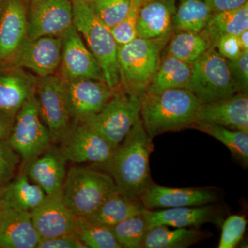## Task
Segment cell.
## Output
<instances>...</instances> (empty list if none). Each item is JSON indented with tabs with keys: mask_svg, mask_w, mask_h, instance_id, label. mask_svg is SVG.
<instances>
[{
	"mask_svg": "<svg viewBox=\"0 0 248 248\" xmlns=\"http://www.w3.org/2000/svg\"><path fill=\"white\" fill-rule=\"evenodd\" d=\"M46 196L42 187L29 182L26 173L0 188V202L4 206L30 213L43 202Z\"/></svg>",
	"mask_w": 248,
	"mask_h": 248,
	"instance_id": "cb8c5ba5",
	"label": "cell"
},
{
	"mask_svg": "<svg viewBox=\"0 0 248 248\" xmlns=\"http://www.w3.org/2000/svg\"><path fill=\"white\" fill-rule=\"evenodd\" d=\"M61 37L26 39L17 52L13 65L30 70L37 78L55 74L60 66Z\"/></svg>",
	"mask_w": 248,
	"mask_h": 248,
	"instance_id": "9a60e30c",
	"label": "cell"
},
{
	"mask_svg": "<svg viewBox=\"0 0 248 248\" xmlns=\"http://www.w3.org/2000/svg\"><path fill=\"white\" fill-rule=\"evenodd\" d=\"M76 236L87 248H122L110 228L77 216Z\"/></svg>",
	"mask_w": 248,
	"mask_h": 248,
	"instance_id": "d6a6232c",
	"label": "cell"
},
{
	"mask_svg": "<svg viewBox=\"0 0 248 248\" xmlns=\"http://www.w3.org/2000/svg\"><path fill=\"white\" fill-rule=\"evenodd\" d=\"M20 159L9 140H0V188L14 179Z\"/></svg>",
	"mask_w": 248,
	"mask_h": 248,
	"instance_id": "8d00e7d4",
	"label": "cell"
},
{
	"mask_svg": "<svg viewBox=\"0 0 248 248\" xmlns=\"http://www.w3.org/2000/svg\"><path fill=\"white\" fill-rule=\"evenodd\" d=\"M206 233L197 228L159 226L151 228L141 248H186L201 241Z\"/></svg>",
	"mask_w": 248,
	"mask_h": 248,
	"instance_id": "4316f807",
	"label": "cell"
},
{
	"mask_svg": "<svg viewBox=\"0 0 248 248\" xmlns=\"http://www.w3.org/2000/svg\"><path fill=\"white\" fill-rule=\"evenodd\" d=\"M73 26L71 0H45L31 7L27 38L62 37Z\"/></svg>",
	"mask_w": 248,
	"mask_h": 248,
	"instance_id": "5bb4252c",
	"label": "cell"
},
{
	"mask_svg": "<svg viewBox=\"0 0 248 248\" xmlns=\"http://www.w3.org/2000/svg\"><path fill=\"white\" fill-rule=\"evenodd\" d=\"M88 2L94 16L110 29L124 20L131 6V0H88Z\"/></svg>",
	"mask_w": 248,
	"mask_h": 248,
	"instance_id": "836d02e7",
	"label": "cell"
},
{
	"mask_svg": "<svg viewBox=\"0 0 248 248\" xmlns=\"http://www.w3.org/2000/svg\"><path fill=\"white\" fill-rule=\"evenodd\" d=\"M152 140L140 119L109 159L99 165L113 179L119 193L130 200L140 201L153 184L149 165Z\"/></svg>",
	"mask_w": 248,
	"mask_h": 248,
	"instance_id": "6da1fadb",
	"label": "cell"
},
{
	"mask_svg": "<svg viewBox=\"0 0 248 248\" xmlns=\"http://www.w3.org/2000/svg\"><path fill=\"white\" fill-rule=\"evenodd\" d=\"M31 1V7L32 6H35V5L38 4L39 3L42 2V1H45V0H30Z\"/></svg>",
	"mask_w": 248,
	"mask_h": 248,
	"instance_id": "ee69618b",
	"label": "cell"
},
{
	"mask_svg": "<svg viewBox=\"0 0 248 248\" xmlns=\"http://www.w3.org/2000/svg\"><path fill=\"white\" fill-rule=\"evenodd\" d=\"M248 29V2L238 9L213 13L206 26L202 31L216 48L217 42L222 36L238 35Z\"/></svg>",
	"mask_w": 248,
	"mask_h": 248,
	"instance_id": "484cf974",
	"label": "cell"
},
{
	"mask_svg": "<svg viewBox=\"0 0 248 248\" xmlns=\"http://www.w3.org/2000/svg\"><path fill=\"white\" fill-rule=\"evenodd\" d=\"M61 38L62 78L64 79H91L106 83L99 62L85 45L74 26L66 31Z\"/></svg>",
	"mask_w": 248,
	"mask_h": 248,
	"instance_id": "4fadbf2b",
	"label": "cell"
},
{
	"mask_svg": "<svg viewBox=\"0 0 248 248\" xmlns=\"http://www.w3.org/2000/svg\"><path fill=\"white\" fill-rule=\"evenodd\" d=\"M31 213L41 239L76 234L77 216L63 203L61 190L46 196L43 202Z\"/></svg>",
	"mask_w": 248,
	"mask_h": 248,
	"instance_id": "2e32d148",
	"label": "cell"
},
{
	"mask_svg": "<svg viewBox=\"0 0 248 248\" xmlns=\"http://www.w3.org/2000/svg\"><path fill=\"white\" fill-rule=\"evenodd\" d=\"M73 26L82 35L86 46L102 68L106 84L112 91L121 90L118 45L110 28L93 14L88 0H71Z\"/></svg>",
	"mask_w": 248,
	"mask_h": 248,
	"instance_id": "277c9868",
	"label": "cell"
},
{
	"mask_svg": "<svg viewBox=\"0 0 248 248\" xmlns=\"http://www.w3.org/2000/svg\"><path fill=\"white\" fill-rule=\"evenodd\" d=\"M219 218L218 209L211 204L166 208L156 211L148 210L150 229L159 226L198 228L205 223H218Z\"/></svg>",
	"mask_w": 248,
	"mask_h": 248,
	"instance_id": "603a6c76",
	"label": "cell"
},
{
	"mask_svg": "<svg viewBox=\"0 0 248 248\" xmlns=\"http://www.w3.org/2000/svg\"><path fill=\"white\" fill-rule=\"evenodd\" d=\"M146 210L140 201L130 200L117 192L109 197L97 211L87 217L94 223L110 228Z\"/></svg>",
	"mask_w": 248,
	"mask_h": 248,
	"instance_id": "83f0119b",
	"label": "cell"
},
{
	"mask_svg": "<svg viewBox=\"0 0 248 248\" xmlns=\"http://www.w3.org/2000/svg\"><path fill=\"white\" fill-rule=\"evenodd\" d=\"M63 79L67 107L74 122H84L100 112L115 93L104 81L91 79Z\"/></svg>",
	"mask_w": 248,
	"mask_h": 248,
	"instance_id": "7c38bea8",
	"label": "cell"
},
{
	"mask_svg": "<svg viewBox=\"0 0 248 248\" xmlns=\"http://www.w3.org/2000/svg\"><path fill=\"white\" fill-rule=\"evenodd\" d=\"M35 97L41 118L48 129L52 143H60L72 120L63 78L55 74L37 78Z\"/></svg>",
	"mask_w": 248,
	"mask_h": 248,
	"instance_id": "9c48e42d",
	"label": "cell"
},
{
	"mask_svg": "<svg viewBox=\"0 0 248 248\" xmlns=\"http://www.w3.org/2000/svg\"><path fill=\"white\" fill-rule=\"evenodd\" d=\"M8 140L24 163L37 157L50 146V133L41 118L35 94L16 114Z\"/></svg>",
	"mask_w": 248,
	"mask_h": 248,
	"instance_id": "ba28073f",
	"label": "cell"
},
{
	"mask_svg": "<svg viewBox=\"0 0 248 248\" xmlns=\"http://www.w3.org/2000/svg\"><path fill=\"white\" fill-rule=\"evenodd\" d=\"M191 73L192 64L166 53L161 57L159 66L145 93H157L169 89H187Z\"/></svg>",
	"mask_w": 248,
	"mask_h": 248,
	"instance_id": "d4e9b609",
	"label": "cell"
},
{
	"mask_svg": "<svg viewBox=\"0 0 248 248\" xmlns=\"http://www.w3.org/2000/svg\"><path fill=\"white\" fill-rule=\"evenodd\" d=\"M230 75L239 92L248 93V52H242L237 58L226 60Z\"/></svg>",
	"mask_w": 248,
	"mask_h": 248,
	"instance_id": "74e56055",
	"label": "cell"
},
{
	"mask_svg": "<svg viewBox=\"0 0 248 248\" xmlns=\"http://www.w3.org/2000/svg\"><path fill=\"white\" fill-rule=\"evenodd\" d=\"M141 0H131V6L124 20L111 28L112 35L118 45H123L138 37L137 24Z\"/></svg>",
	"mask_w": 248,
	"mask_h": 248,
	"instance_id": "e575fe53",
	"label": "cell"
},
{
	"mask_svg": "<svg viewBox=\"0 0 248 248\" xmlns=\"http://www.w3.org/2000/svg\"><path fill=\"white\" fill-rule=\"evenodd\" d=\"M117 192L110 174L79 167L70 169L61 189L63 203L75 215L80 217L93 215Z\"/></svg>",
	"mask_w": 248,
	"mask_h": 248,
	"instance_id": "5b68a950",
	"label": "cell"
},
{
	"mask_svg": "<svg viewBox=\"0 0 248 248\" xmlns=\"http://www.w3.org/2000/svg\"><path fill=\"white\" fill-rule=\"evenodd\" d=\"M210 47V42L202 31H178L169 40L166 53L192 64Z\"/></svg>",
	"mask_w": 248,
	"mask_h": 248,
	"instance_id": "f1b7e54d",
	"label": "cell"
},
{
	"mask_svg": "<svg viewBox=\"0 0 248 248\" xmlns=\"http://www.w3.org/2000/svg\"><path fill=\"white\" fill-rule=\"evenodd\" d=\"M217 191L210 187L172 188L152 184L140 198L148 210L208 205L218 200Z\"/></svg>",
	"mask_w": 248,
	"mask_h": 248,
	"instance_id": "e0dca14e",
	"label": "cell"
},
{
	"mask_svg": "<svg viewBox=\"0 0 248 248\" xmlns=\"http://www.w3.org/2000/svg\"><path fill=\"white\" fill-rule=\"evenodd\" d=\"M174 32L156 38L138 37L128 43L118 46L121 90L141 97L156 73L161 53Z\"/></svg>",
	"mask_w": 248,
	"mask_h": 248,
	"instance_id": "3957f363",
	"label": "cell"
},
{
	"mask_svg": "<svg viewBox=\"0 0 248 248\" xmlns=\"http://www.w3.org/2000/svg\"><path fill=\"white\" fill-rule=\"evenodd\" d=\"M248 221L245 217L231 215L223 222L218 248H234L244 237Z\"/></svg>",
	"mask_w": 248,
	"mask_h": 248,
	"instance_id": "d590c367",
	"label": "cell"
},
{
	"mask_svg": "<svg viewBox=\"0 0 248 248\" xmlns=\"http://www.w3.org/2000/svg\"><path fill=\"white\" fill-rule=\"evenodd\" d=\"M197 122L216 124L248 133V93L239 92L221 100L202 104Z\"/></svg>",
	"mask_w": 248,
	"mask_h": 248,
	"instance_id": "ac0fdd59",
	"label": "cell"
},
{
	"mask_svg": "<svg viewBox=\"0 0 248 248\" xmlns=\"http://www.w3.org/2000/svg\"><path fill=\"white\" fill-rule=\"evenodd\" d=\"M140 100V117L152 139L163 133L192 128L198 121L202 106L187 89L144 93Z\"/></svg>",
	"mask_w": 248,
	"mask_h": 248,
	"instance_id": "7a4b0ae2",
	"label": "cell"
},
{
	"mask_svg": "<svg viewBox=\"0 0 248 248\" xmlns=\"http://www.w3.org/2000/svg\"><path fill=\"white\" fill-rule=\"evenodd\" d=\"M16 116L0 110V140H8Z\"/></svg>",
	"mask_w": 248,
	"mask_h": 248,
	"instance_id": "b9f144b4",
	"label": "cell"
},
{
	"mask_svg": "<svg viewBox=\"0 0 248 248\" xmlns=\"http://www.w3.org/2000/svg\"><path fill=\"white\" fill-rule=\"evenodd\" d=\"M192 128L208 134L221 142L231 152L233 157L245 168L248 167V133L204 122H197Z\"/></svg>",
	"mask_w": 248,
	"mask_h": 248,
	"instance_id": "f546056e",
	"label": "cell"
},
{
	"mask_svg": "<svg viewBox=\"0 0 248 248\" xmlns=\"http://www.w3.org/2000/svg\"><path fill=\"white\" fill-rule=\"evenodd\" d=\"M173 18L174 31L201 32L213 14L205 0H179Z\"/></svg>",
	"mask_w": 248,
	"mask_h": 248,
	"instance_id": "4dcf8cb0",
	"label": "cell"
},
{
	"mask_svg": "<svg viewBox=\"0 0 248 248\" xmlns=\"http://www.w3.org/2000/svg\"><path fill=\"white\" fill-rule=\"evenodd\" d=\"M187 89L202 104L221 100L239 92L230 75L226 59L214 47L192 63Z\"/></svg>",
	"mask_w": 248,
	"mask_h": 248,
	"instance_id": "8992f818",
	"label": "cell"
},
{
	"mask_svg": "<svg viewBox=\"0 0 248 248\" xmlns=\"http://www.w3.org/2000/svg\"><path fill=\"white\" fill-rule=\"evenodd\" d=\"M0 4H1V0H0Z\"/></svg>",
	"mask_w": 248,
	"mask_h": 248,
	"instance_id": "bcb514c9",
	"label": "cell"
},
{
	"mask_svg": "<svg viewBox=\"0 0 248 248\" xmlns=\"http://www.w3.org/2000/svg\"><path fill=\"white\" fill-rule=\"evenodd\" d=\"M148 209L120 222L110 229L122 248H141L150 230Z\"/></svg>",
	"mask_w": 248,
	"mask_h": 248,
	"instance_id": "1f68e13d",
	"label": "cell"
},
{
	"mask_svg": "<svg viewBox=\"0 0 248 248\" xmlns=\"http://www.w3.org/2000/svg\"><path fill=\"white\" fill-rule=\"evenodd\" d=\"M67 160L60 148L50 146L37 157L26 163V174L46 195L61 190L66 176Z\"/></svg>",
	"mask_w": 248,
	"mask_h": 248,
	"instance_id": "ffe728a7",
	"label": "cell"
},
{
	"mask_svg": "<svg viewBox=\"0 0 248 248\" xmlns=\"http://www.w3.org/2000/svg\"><path fill=\"white\" fill-rule=\"evenodd\" d=\"M177 0H141L139 11L138 37L153 39L174 32L173 18Z\"/></svg>",
	"mask_w": 248,
	"mask_h": 248,
	"instance_id": "7402d4cb",
	"label": "cell"
},
{
	"mask_svg": "<svg viewBox=\"0 0 248 248\" xmlns=\"http://www.w3.org/2000/svg\"><path fill=\"white\" fill-rule=\"evenodd\" d=\"M3 207L0 218V248H37L41 238L30 212Z\"/></svg>",
	"mask_w": 248,
	"mask_h": 248,
	"instance_id": "44dd1931",
	"label": "cell"
},
{
	"mask_svg": "<svg viewBox=\"0 0 248 248\" xmlns=\"http://www.w3.org/2000/svg\"><path fill=\"white\" fill-rule=\"evenodd\" d=\"M237 39L242 52H248V29L242 31L238 35Z\"/></svg>",
	"mask_w": 248,
	"mask_h": 248,
	"instance_id": "7bdbcfd3",
	"label": "cell"
},
{
	"mask_svg": "<svg viewBox=\"0 0 248 248\" xmlns=\"http://www.w3.org/2000/svg\"><path fill=\"white\" fill-rule=\"evenodd\" d=\"M140 97L120 90L102 110L84 121L113 149L123 141L140 117Z\"/></svg>",
	"mask_w": 248,
	"mask_h": 248,
	"instance_id": "52a82bcc",
	"label": "cell"
},
{
	"mask_svg": "<svg viewBox=\"0 0 248 248\" xmlns=\"http://www.w3.org/2000/svg\"><path fill=\"white\" fill-rule=\"evenodd\" d=\"M37 78L15 65H0V110L16 116L35 94Z\"/></svg>",
	"mask_w": 248,
	"mask_h": 248,
	"instance_id": "d6986e66",
	"label": "cell"
},
{
	"mask_svg": "<svg viewBox=\"0 0 248 248\" xmlns=\"http://www.w3.org/2000/svg\"><path fill=\"white\" fill-rule=\"evenodd\" d=\"M30 0H1L0 65H13L27 37Z\"/></svg>",
	"mask_w": 248,
	"mask_h": 248,
	"instance_id": "8fae6325",
	"label": "cell"
},
{
	"mask_svg": "<svg viewBox=\"0 0 248 248\" xmlns=\"http://www.w3.org/2000/svg\"><path fill=\"white\" fill-rule=\"evenodd\" d=\"M60 143V150L67 161L78 164H102L114 150L100 134L87 124L73 121Z\"/></svg>",
	"mask_w": 248,
	"mask_h": 248,
	"instance_id": "30bf717a",
	"label": "cell"
},
{
	"mask_svg": "<svg viewBox=\"0 0 248 248\" xmlns=\"http://www.w3.org/2000/svg\"><path fill=\"white\" fill-rule=\"evenodd\" d=\"M212 12L238 9L248 2V0H205Z\"/></svg>",
	"mask_w": 248,
	"mask_h": 248,
	"instance_id": "60d3db41",
	"label": "cell"
},
{
	"mask_svg": "<svg viewBox=\"0 0 248 248\" xmlns=\"http://www.w3.org/2000/svg\"><path fill=\"white\" fill-rule=\"evenodd\" d=\"M3 208H4V207H3L2 203L0 202V218H1V214H2Z\"/></svg>",
	"mask_w": 248,
	"mask_h": 248,
	"instance_id": "f6af8a7d",
	"label": "cell"
},
{
	"mask_svg": "<svg viewBox=\"0 0 248 248\" xmlns=\"http://www.w3.org/2000/svg\"><path fill=\"white\" fill-rule=\"evenodd\" d=\"M37 248H87L76 234H64L50 239H40Z\"/></svg>",
	"mask_w": 248,
	"mask_h": 248,
	"instance_id": "f35d334b",
	"label": "cell"
},
{
	"mask_svg": "<svg viewBox=\"0 0 248 248\" xmlns=\"http://www.w3.org/2000/svg\"><path fill=\"white\" fill-rule=\"evenodd\" d=\"M216 48L218 53L226 60H232L242 53L238 42L237 35L222 36L217 42Z\"/></svg>",
	"mask_w": 248,
	"mask_h": 248,
	"instance_id": "ab89813d",
	"label": "cell"
}]
</instances>
